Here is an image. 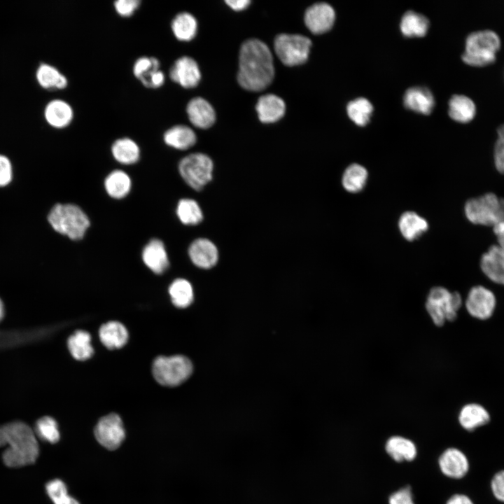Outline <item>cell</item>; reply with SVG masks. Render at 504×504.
I'll list each match as a JSON object with an SVG mask.
<instances>
[{
	"mask_svg": "<svg viewBox=\"0 0 504 504\" xmlns=\"http://www.w3.org/2000/svg\"><path fill=\"white\" fill-rule=\"evenodd\" d=\"M274 76L271 50L257 38L246 40L239 55L237 81L245 90L261 91L269 86Z\"/></svg>",
	"mask_w": 504,
	"mask_h": 504,
	"instance_id": "cell-1",
	"label": "cell"
},
{
	"mask_svg": "<svg viewBox=\"0 0 504 504\" xmlns=\"http://www.w3.org/2000/svg\"><path fill=\"white\" fill-rule=\"evenodd\" d=\"M7 446L2 454L4 464L19 468L34 463L38 456L39 446L31 428L22 421L0 426V447Z\"/></svg>",
	"mask_w": 504,
	"mask_h": 504,
	"instance_id": "cell-2",
	"label": "cell"
},
{
	"mask_svg": "<svg viewBox=\"0 0 504 504\" xmlns=\"http://www.w3.org/2000/svg\"><path fill=\"white\" fill-rule=\"evenodd\" d=\"M48 220L58 233L72 240L81 239L90 222L85 213L74 204H57L50 210Z\"/></svg>",
	"mask_w": 504,
	"mask_h": 504,
	"instance_id": "cell-3",
	"label": "cell"
},
{
	"mask_svg": "<svg viewBox=\"0 0 504 504\" xmlns=\"http://www.w3.org/2000/svg\"><path fill=\"white\" fill-rule=\"evenodd\" d=\"M500 39L491 29L473 31L465 39L463 61L471 66H483L493 63L500 47Z\"/></svg>",
	"mask_w": 504,
	"mask_h": 504,
	"instance_id": "cell-4",
	"label": "cell"
},
{
	"mask_svg": "<svg viewBox=\"0 0 504 504\" xmlns=\"http://www.w3.org/2000/svg\"><path fill=\"white\" fill-rule=\"evenodd\" d=\"M464 211L470 223L493 227L504 219V199L492 192L486 193L468 200Z\"/></svg>",
	"mask_w": 504,
	"mask_h": 504,
	"instance_id": "cell-5",
	"label": "cell"
},
{
	"mask_svg": "<svg viewBox=\"0 0 504 504\" xmlns=\"http://www.w3.org/2000/svg\"><path fill=\"white\" fill-rule=\"evenodd\" d=\"M462 305L461 295L442 286L433 287L429 292L426 308L435 325L442 326L446 321H453Z\"/></svg>",
	"mask_w": 504,
	"mask_h": 504,
	"instance_id": "cell-6",
	"label": "cell"
},
{
	"mask_svg": "<svg viewBox=\"0 0 504 504\" xmlns=\"http://www.w3.org/2000/svg\"><path fill=\"white\" fill-rule=\"evenodd\" d=\"M192 369L191 361L181 355L157 357L152 366L155 379L166 386L181 384L190 376Z\"/></svg>",
	"mask_w": 504,
	"mask_h": 504,
	"instance_id": "cell-7",
	"label": "cell"
},
{
	"mask_svg": "<svg viewBox=\"0 0 504 504\" xmlns=\"http://www.w3.org/2000/svg\"><path fill=\"white\" fill-rule=\"evenodd\" d=\"M214 163L206 154L191 153L178 163L179 173L184 181L195 190H202L212 179Z\"/></svg>",
	"mask_w": 504,
	"mask_h": 504,
	"instance_id": "cell-8",
	"label": "cell"
},
{
	"mask_svg": "<svg viewBox=\"0 0 504 504\" xmlns=\"http://www.w3.org/2000/svg\"><path fill=\"white\" fill-rule=\"evenodd\" d=\"M312 46L311 40L301 34H280L274 39V48L279 59L287 66L305 62Z\"/></svg>",
	"mask_w": 504,
	"mask_h": 504,
	"instance_id": "cell-9",
	"label": "cell"
},
{
	"mask_svg": "<svg viewBox=\"0 0 504 504\" xmlns=\"http://www.w3.org/2000/svg\"><path fill=\"white\" fill-rule=\"evenodd\" d=\"M98 442L109 450L118 448L125 438V430L121 418L112 413L103 416L94 428Z\"/></svg>",
	"mask_w": 504,
	"mask_h": 504,
	"instance_id": "cell-10",
	"label": "cell"
},
{
	"mask_svg": "<svg viewBox=\"0 0 504 504\" xmlns=\"http://www.w3.org/2000/svg\"><path fill=\"white\" fill-rule=\"evenodd\" d=\"M496 304V300L493 292L482 286L472 287L465 300L468 312L480 320L488 319L492 316Z\"/></svg>",
	"mask_w": 504,
	"mask_h": 504,
	"instance_id": "cell-11",
	"label": "cell"
},
{
	"mask_svg": "<svg viewBox=\"0 0 504 504\" xmlns=\"http://www.w3.org/2000/svg\"><path fill=\"white\" fill-rule=\"evenodd\" d=\"M169 77L184 88H192L198 85L201 72L197 62L185 55L174 61L169 69Z\"/></svg>",
	"mask_w": 504,
	"mask_h": 504,
	"instance_id": "cell-12",
	"label": "cell"
},
{
	"mask_svg": "<svg viewBox=\"0 0 504 504\" xmlns=\"http://www.w3.org/2000/svg\"><path fill=\"white\" fill-rule=\"evenodd\" d=\"M335 18L334 9L325 2L312 5L304 14L305 24L314 34H322L329 30L335 22Z\"/></svg>",
	"mask_w": 504,
	"mask_h": 504,
	"instance_id": "cell-13",
	"label": "cell"
},
{
	"mask_svg": "<svg viewBox=\"0 0 504 504\" xmlns=\"http://www.w3.org/2000/svg\"><path fill=\"white\" fill-rule=\"evenodd\" d=\"M188 255L192 262L202 269H210L218 260V251L209 239L199 238L194 240L188 248Z\"/></svg>",
	"mask_w": 504,
	"mask_h": 504,
	"instance_id": "cell-14",
	"label": "cell"
},
{
	"mask_svg": "<svg viewBox=\"0 0 504 504\" xmlns=\"http://www.w3.org/2000/svg\"><path fill=\"white\" fill-rule=\"evenodd\" d=\"M484 274L492 281L504 286V248L491 246L480 260Z\"/></svg>",
	"mask_w": 504,
	"mask_h": 504,
	"instance_id": "cell-15",
	"label": "cell"
},
{
	"mask_svg": "<svg viewBox=\"0 0 504 504\" xmlns=\"http://www.w3.org/2000/svg\"><path fill=\"white\" fill-rule=\"evenodd\" d=\"M438 463L442 472L454 479L465 476L469 468L465 455L456 448L446 449L440 456Z\"/></svg>",
	"mask_w": 504,
	"mask_h": 504,
	"instance_id": "cell-16",
	"label": "cell"
},
{
	"mask_svg": "<svg viewBox=\"0 0 504 504\" xmlns=\"http://www.w3.org/2000/svg\"><path fill=\"white\" fill-rule=\"evenodd\" d=\"M142 260L146 266L157 274L164 273L169 267L168 255L163 242L152 239L142 251Z\"/></svg>",
	"mask_w": 504,
	"mask_h": 504,
	"instance_id": "cell-17",
	"label": "cell"
},
{
	"mask_svg": "<svg viewBox=\"0 0 504 504\" xmlns=\"http://www.w3.org/2000/svg\"><path fill=\"white\" fill-rule=\"evenodd\" d=\"M190 122L196 127L207 129L215 122L216 113L213 106L206 99L197 97L190 99L186 106Z\"/></svg>",
	"mask_w": 504,
	"mask_h": 504,
	"instance_id": "cell-18",
	"label": "cell"
},
{
	"mask_svg": "<svg viewBox=\"0 0 504 504\" xmlns=\"http://www.w3.org/2000/svg\"><path fill=\"white\" fill-rule=\"evenodd\" d=\"M44 116L50 126L62 129L71 123L74 112L72 106L67 102L55 99L50 101L46 106Z\"/></svg>",
	"mask_w": 504,
	"mask_h": 504,
	"instance_id": "cell-19",
	"label": "cell"
},
{
	"mask_svg": "<svg viewBox=\"0 0 504 504\" xmlns=\"http://www.w3.org/2000/svg\"><path fill=\"white\" fill-rule=\"evenodd\" d=\"M258 118L262 122H274L283 117L286 111L284 100L274 94L261 96L255 106Z\"/></svg>",
	"mask_w": 504,
	"mask_h": 504,
	"instance_id": "cell-20",
	"label": "cell"
},
{
	"mask_svg": "<svg viewBox=\"0 0 504 504\" xmlns=\"http://www.w3.org/2000/svg\"><path fill=\"white\" fill-rule=\"evenodd\" d=\"M164 142L178 150H186L195 145L197 136L195 132L185 125H176L168 128L163 134Z\"/></svg>",
	"mask_w": 504,
	"mask_h": 504,
	"instance_id": "cell-21",
	"label": "cell"
},
{
	"mask_svg": "<svg viewBox=\"0 0 504 504\" xmlns=\"http://www.w3.org/2000/svg\"><path fill=\"white\" fill-rule=\"evenodd\" d=\"M405 106L414 111L429 114L434 106V98L430 91L423 87L409 88L404 95Z\"/></svg>",
	"mask_w": 504,
	"mask_h": 504,
	"instance_id": "cell-22",
	"label": "cell"
},
{
	"mask_svg": "<svg viewBox=\"0 0 504 504\" xmlns=\"http://www.w3.org/2000/svg\"><path fill=\"white\" fill-rule=\"evenodd\" d=\"M102 344L110 349L122 347L128 340L126 328L118 321H109L103 324L99 330Z\"/></svg>",
	"mask_w": 504,
	"mask_h": 504,
	"instance_id": "cell-23",
	"label": "cell"
},
{
	"mask_svg": "<svg viewBox=\"0 0 504 504\" xmlns=\"http://www.w3.org/2000/svg\"><path fill=\"white\" fill-rule=\"evenodd\" d=\"M398 227L405 239L413 241L428 230V223L426 219L416 213L406 211L399 218Z\"/></svg>",
	"mask_w": 504,
	"mask_h": 504,
	"instance_id": "cell-24",
	"label": "cell"
},
{
	"mask_svg": "<svg viewBox=\"0 0 504 504\" xmlns=\"http://www.w3.org/2000/svg\"><path fill=\"white\" fill-rule=\"evenodd\" d=\"M458 420L461 426L468 431L486 424L490 416L486 410L476 403L465 405L461 410Z\"/></svg>",
	"mask_w": 504,
	"mask_h": 504,
	"instance_id": "cell-25",
	"label": "cell"
},
{
	"mask_svg": "<svg viewBox=\"0 0 504 504\" xmlns=\"http://www.w3.org/2000/svg\"><path fill=\"white\" fill-rule=\"evenodd\" d=\"M449 115L459 122H468L476 114V105L468 97L463 94H454L449 101Z\"/></svg>",
	"mask_w": 504,
	"mask_h": 504,
	"instance_id": "cell-26",
	"label": "cell"
},
{
	"mask_svg": "<svg viewBox=\"0 0 504 504\" xmlns=\"http://www.w3.org/2000/svg\"><path fill=\"white\" fill-rule=\"evenodd\" d=\"M140 153L139 145L129 137L119 138L111 146L113 157L122 164H132L138 162Z\"/></svg>",
	"mask_w": 504,
	"mask_h": 504,
	"instance_id": "cell-27",
	"label": "cell"
},
{
	"mask_svg": "<svg viewBox=\"0 0 504 504\" xmlns=\"http://www.w3.org/2000/svg\"><path fill=\"white\" fill-rule=\"evenodd\" d=\"M386 451L396 461H412L416 455V448L412 441L401 436H393L386 443Z\"/></svg>",
	"mask_w": 504,
	"mask_h": 504,
	"instance_id": "cell-28",
	"label": "cell"
},
{
	"mask_svg": "<svg viewBox=\"0 0 504 504\" xmlns=\"http://www.w3.org/2000/svg\"><path fill=\"white\" fill-rule=\"evenodd\" d=\"M38 84L48 90H62L68 85L67 78L56 67L42 63L39 65L36 73Z\"/></svg>",
	"mask_w": 504,
	"mask_h": 504,
	"instance_id": "cell-29",
	"label": "cell"
},
{
	"mask_svg": "<svg viewBox=\"0 0 504 504\" xmlns=\"http://www.w3.org/2000/svg\"><path fill=\"white\" fill-rule=\"evenodd\" d=\"M171 29L178 40L189 41L197 34V22L191 13L183 11L174 16L171 22Z\"/></svg>",
	"mask_w": 504,
	"mask_h": 504,
	"instance_id": "cell-30",
	"label": "cell"
},
{
	"mask_svg": "<svg viewBox=\"0 0 504 504\" xmlns=\"http://www.w3.org/2000/svg\"><path fill=\"white\" fill-rule=\"evenodd\" d=\"M68 349L72 356L78 360L90 358L94 354L91 336L85 330H76L68 339Z\"/></svg>",
	"mask_w": 504,
	"mask_h": 504,
	"instance_id": "cell-31",
	"label": "cell"
},
{
	"mask_svg": "<svg viewBox=\"0 0 504 504\" xmlns=\"http://www.w3.org/2000/svg\"><path fill=\"white\" fill-rule=\"evenodd\" d=\"M132 182L127 173L122 170L111 172L105 178L104 187L108 195L115 199H122L130 191Z\"/></svg>",
	"mask_w": 504,
	"mask_h": 504,
	"instance_id": "cell-32",
	"label": "cell"
},
{
	"mask_svg": "<svg viewBox=\"0 0 504 504\" xmlns=\"http://www.w3.org/2000/svg\"><path fill=\"white\" fill-rule=\"evenodd\" d=\"M368 173L360 164L354 163L349 165L344 172L342 183L344 188L352 193L361 191L367 182Z\"/></svg>",
	"mask_w": 504,
	"mask_h": 504,
	"instance_id": "cell-33",
	"label": "cell"
},
{
	"mask_svg": "<svg viewBox=\"0 0 504 504\" xmlns=\"http://www.w3.org/2000/svg\"><path fill=\"white\" fill-rule=\"evenodd\" d=\"M428 24L424 15L409 10L402 18L400 29L406 36H423L427 32Z\"/></svg>",
	"mask_w": 504,
	"mask_h": 504,
	"instance_id": "cell-34",
	"label": "cell"
},
{
	"mask_svg": "<svg viewBox=\"0 0 504 504\" xmlns=\"http://www.w3.org/2000/svg\"><path fill=\"white\" fill-rule=\"evenodd\" d=\"M169 293L172 303L178 308L191 304L194 298L191 284L185 279H176L169 286Z\"/></svg>",
	"mask_w": 504,
	"mask_h": 504,
	"instance_id": "cell-35",
	"label": "cell"
},
{
	"mask_svg": "<svg viewBox=\"0 0 504 504\" xmlns=\"http://www.w3.org/2000/svg\"><path fill=\"white\" fill-rule=\"evenodd\" d=\"M176 215L180 221L188 225H195L203 219V213L198 203L192 199L184 198L178 201Z\"/></svg>",
	"mask_w": 504,
	"mask_h": 504,
	"instance_id": "cell-36",
	"label": "cell"
},
{
	"mask_svg": "<svg viewBox=\"0 0 504 504\" xmlns=\"http://www.w3.org/2000/svg\"><path fill=\"white\" fill-rule=\"evenodd\" d=\"M346 110L349 118L356 125L364 126L370 120L373 107L367 99L360 97L351 101L347 105Z\"/></svg>",
	"mask_w": 504,
	"mask_h": 504,
	"instance_id": "cell-37",
	"label": "cell"
},
{
	"mask_svg": "<svg viewBox=\"0 0 504 504\" xmlns=\"http://www.w3.org/2000/svg\"><path fill=\"white\" fill-rule=\"evenodd\" d=\"M34 433L38 438L49 443H56L60 438L57 421L48 416H43L36 421Z\"/></svg>",
	"mask_w": 504,
	"mask_h": 504,
	"instance_id": "cell-38",
	"label": "cell"
},
{
	"mask_svg": "<svg viewBox=\"0 0 504 504\" xmlns=\"http://www.w3.org/2000/svg\"><path fill=\"white\" fill-rule=\"evenodd\" d=\"M160 62L153 56H141L134 62L132 73L136 78L141 83L146 80L152 74L159 70Z\"/></svg>",
	"mask_w": 504,
	"mask_h": 504,
	"instance_id": "cell-39",
	"label": "cell"
},
{
	"mask_svg": "<svg viewBox=\"0 0 504 504\" xmlns=\"http://www.w3.org/2000/svg\"><path fill=\"white\" fill-rule=\"evenodd\" d=\"M46 492L54 504H76L78 500L70 496L63 481L55 479L46 485Z\"/></svg>",
	"mask_w": 504,
	"mask_h": 504,
	"instance_id": "cell-40",
	"label": "cell"
},
{
	"mask_svg": "<svg viewBox=\"0 0 504 504\" xmlns=\"http://www.w3.org/2000/svg\"><path fill=\"white\" fill-rule=\"evenodd\" d=\"M497 134L493 153L494 164L499 172L504 174V124L498 127Z\"/></svg>",
	"mask_w": 504,
	"mask_h": 504,
	"instance_id": "cell-41",
	"label": "cell"
},
{
	"mask_svg": "<svg viewBox=\"0 0 504 504\" xmlns=\"http://www.w3.org/2000/svg\"><path fill=\"white\" fill-rule=\"evenodd\" d=\"M141 4L139 0H116L113 6L116 13L122 17H130Z\"/></svg>",
	"mask_w": 504,
	"mask_h": 504,
	"instance_id": "cell-42",
	"label": "cell"
},
{
	"mask_svg": "<svg viewBox=\"0 0 504 504\" xmlns=\"http://www.w3.org/2000/svg\"><path fill=\"white\" fill-rule=\"evenodd\" d=\"M389 504H414L411 489L402 488L392 493L388 499Z\"/></svg>",
	"mask_w": 504,
	"mask_h": 504,
	"instance_id": "cell-43",
	"label": "cell"
},
{
	"mask_svg": "<svg viewBox=\"0 0 504 504\" xmlns=\"http://www.w3.org/2000/svg\"><path fill=\"white\" fill-rule=\"evenodd\" d=\"M491 487L496 498L504 503V470H500L494 475Z\"/></svg>",
	"mask_w": 504,
	"mask_h": 504,
	"instance_id": "cell-44",
	"label": "cell"
},
{
	"mask_svg": "<svg viewBox=\"0 0 504 504\" xmlns=\"http://www.w3.org/2000/svg\"><path fill=\"white\" fill-rule=\"evenodd\" d=\"M12 178V167L10 160L0 155V186L8 184Z\"/></svg>",
	"mask_w": 504,
	"mask_h": 504,
	"instance_id": "cell-45",
	"label": "cell"
},
{
	"mask_svg": "<svg viewBox=\"0 0 504 504\" xmlns=\"http://www.w3.org/2000/svg\"><path fill=\"white\" fill-rule=\"evenodd\" d=\"M165 81V76L160 69L156 71L144 80L141 83L148 88L156 89L162 86Z\"/></svg>",
	"mask_w": 504,
	"mask_h": 504,
	"instance_id": "cell-46",
	"label": "cell"
},
{
	"mask_svg": "<svg viewBox=\"0 0 504 504\" xmlns=\"http://www.w3.org/2000/svg\"><path fill=\"white\" fill-rule=\"evenodd\" d=\"M493 227L497 239L498 246L504 248V219L496 224Z\"/></svg>",
	"mask_w": 504,
	"mask_h": 504,
	"instance_id": "cell-47",
	"label": "cell"
},
{
	"mask_svg": "<svg viewBox=\"0 0 504 504\" xmlns=\"http://www.w3.org/2000/svg\"><path fill=\"white\" fill-rule=\"evenodd\" d=\"M446 504H473L471 499L463 494H455L447 500Z\"/></svg>",
	"mask_w": 504,
	"mask_h": 504,
	"instance_id": "cell-48",
	"label": "cell"
},
{
	"mask_svg": "<svg viewBox=\"0 0 504 504\" xmlns=\"http://www.w3.org/2000/svg\"><path fill=\"white\" fill-rule=\"evenodd\" d=\"M226 4L234 10L245 9L251 3L249 0H227Z\"/></svg>",
	"mask_w": 504,
	"mask_h": 504,
	"instance_id": "cell-49",
	"label": "cell"
},
{
	"mask_svg": "<svg viewBox=\"0 0 504 504\" xmlns=\"http://www.w3.org/2000/svg\"><path fill=\"white\" fill-rule=\"evenodd\" d=\"M4 316V307L3 302L0 299V321L3 318Z\"/></svg>",
	"mask_w": 504,
	"mask_h": 504,
	"instance_id": "cell-50",
	"label": "cell"
}]
</instances>
